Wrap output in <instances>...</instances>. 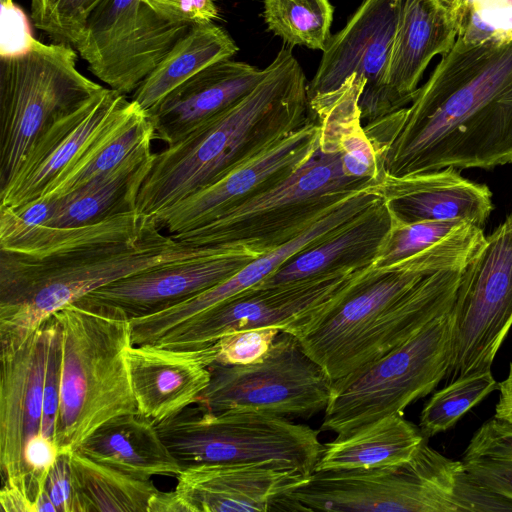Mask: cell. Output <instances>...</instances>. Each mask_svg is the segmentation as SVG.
<instances>
[{
	"label": "cell",
	"instance_id": "e575fe53",
	"mask_svg": "<svg viewBox=\"0 0 512 512\" xmlns=\"http://www.w3.org/2000/svg\"><path fill=\"white\" fill-rule=\"evenodd\" d=\"M499 389L491 370L475 371L451 380L435 392L420 414L419 428L426 439L453 427L471 408Z\"/></svg>",
	"mask_w": 512,
	"mask_h": 512
},
{
	"label": "cell",
	"instance_id": "e0dca14e",
	"mask_svg": "<svg viewBox=\"0 0 512 512\" xmlns=\"http://www.w3.org/2000/svg\"><path fill=\"white\" fill-rule=\"evenodd\" d=\"M308 477L272 464L202 463L182 468L175 491L188 512L281 511Z\"/></svg>",
	"mask_w": 512,
	"mask_h": 512
},
{
	"label": "cell",
	"instance_id": "b9f144b4",
	"mask_svg": "<svg viewBox=\"0 0 512 512\" xmlns=\"http://www.w3.org/2000/svg\"><path fill=\"white\" fill-rule=\"evenodd\" d=\"M461 462L474 480L512 501V461L478 458Z\"/></svg>",
	"mask_w": 512,
	"mask_h": 512
},
{
	"label": "cell",
	"instance_id": "9a60e30c",
	"mask_svg": "<svg viewBox=\"0 0 512 512\" xmlns=\"http://www.w3.org/2000/svg\"><path fill=\"white\" fill-rule=\"evenodd\" d=\"M320 137L321 125L313 116L256 156L153 217L170 235L202 226L235 202L297 171L318 151Z\"/></svg>",
	"mask_w": 512,
	"mask_h": 512
},
{
	"label": "cell",
	"instance_id": "74e56055",
	"mask_svg": "<svg viewBox=\"0 0 512 512\" xmlns=\"http://www.w3.org/2000/svg\"><path fill=\"white\" fill-rule=\"evenodd\" d=\"M59 201L56 196H40L18 206H0V247L35 226L44 225L53 216Z\"/></svg>",
	"mask_w": 512,
	"mask_h": 512
},
{
	"label": "cell",
	"instance_id": "484cf974",
	"mask_svg": "<svg viewBox=\"0 0 512 512\" xmlns=\"http://www.w3.org/2000/svg\"><path fill=\"white\" fill-rule=\"evenodd\" d=\"M88 458L134 477H177L182 465L163 441L157 424L139 413L114 417L77 449Z\"/></svg>",
	"mask_w": 512,
	"mask_h": 512
},
{
	"label": "cell",
	"instance_id": "d590c367",
	"mask_svg": "<svg viewBox=\"0 0 512 512\" xmlns=\"http://www.w3.org/2000/svg\"><path fill=\"white\" fill-rule=\"evenodd\" d=\"M102 0H30L33 25L56 42L76 45L86 22Z\"/></svg>",
	"mask_w": 512,
	"mask_h": 512
},
{
	"label": "cell",
	"instance_id": "8992f818",
	"mask_svg": "<svg viewBox=\"0 0 512 512\" xmlns=\"http://www.w3.org/2000/svg\"><path fill=\"white\" fill-rule=\"evenodd\" d=\"M76 61L72 45L36 39L20 52L0 55V191L51 124L103 89Z\"/></svg>",
	"mask_w": 512,
	"mask_h": 512
},
{
	"label": "cell",
	"instance_id": "bcb514c9",
	"mask_svg": "<svg viewBox=\"0 0 512 512\" xmlns=\"http://www.w3.org/2000/svg\"><path fill=\"white\" fill-rule=\"evenodd\" d=\"M148 512H188V508L175 490L169 492L159 490L151 498Z\"/></svg>",
	"mask_w": 512,
	"mask_h": 512
},
{
	"label": "cell",
	"instance_id": "ab89813d",
	"mask_svg": "<svg viewBox=\"0 0 512 512\" xmlns=\"http://www.w3.org/2000/svg\"><path fill=\"white\" fill-rule=\"evenodd\" d=\"M512 461V423L493 417L472 436L462 460Z\"/></svg>",
	"mask_w": 512,
	"mask_h": 512
},
{
	"label": "cell",
	"instance_id": "ac0fdd59",
	"mask_svg": "<svg viewBox=\"0 0 512 512\" xmlns=\"http://www.w3.org/2000/svg\"><path fill=\"white\" fill-rule=\"evenodd\" d=\"M127 102L126 95L103 87L79 109L51 124L0 191V206H18L40 197Z\"/></svg>",
	"mask_w": 512,
	"mask_h": 512
},
{
	"label": "cell",
	"instance_id": "2e32d148",
	"mask_svg": "<svg viewBox=\"0 0 512 512\" xmlns=\"http://www.w3.org/2000/svg\"><path fill=\"white\" fill-rule=\"evenodd\" d=\"M53 326L54 319L51 316L21 345L1 347V475L3 485H15L28 492L29 472L24 450L27 442L40 432Z\"/></svg>",
	"mask_w": 512,
	"mask_h": 512
},
{
	"label": "cell",
	"instance_id": "4dcf8cb0",
	"mask_svg": "<svg viewBox=\"0 0 512 512\" xmlns=\"http://www.w3.org/2000/svg\"><path fill=\"white\" fill-rule=\"evenodd\" d=\"M237 52V45L222 27L213 22L195 24L143 80L131 100L148 111L193 75Z\"/></svg>",
	"mask_w": 512,
	"mask_h": 512
},
{
	"label": "cell",
	"instance_id": "c3c4849f",
	"mask_svg": "<svg viewBox=\"0 0 512 512\" xmlns=\"http://www.w3.org/2000/svg\"><path fill=\"white\" fill-rule=\"evenodd\" d=\"M439 1L448 7L452 0H439Z\"/></svg>",
	"mask_w": 512,
	"mask_h": 512
},
{
	"label": "cell",
	"instance_id": "4fadbf2b",
	"mask_svg": "<svg viewBox=\"0 0 512 512\" xmlns=\"http://www.w3.org/2000/svg\"><path fill=\"white\" fill-rule=\"evenodd\" d=\"M450 315L445 379L490 369L512 327V214L463 270Z\"/></svg>",
	"mask_w": 512,
	"mask_h": 512
},
{
	"label": "cell",
	"instance_id": "7c38bea8",
	"mask_svg": "<svg viewBox=\"0 0 512 512\" xmlns=\"http://www.w3.org/2000/svg\"><path fill=\"white\" fill-rule=\"evenodd\" d=\"M209 369V385L195 404L210 411L254 410L308 419L326 409L331 395L332 380L290 332L281 331L258 362H214Z\"/></svg>",
	"mask_w": 512,
	"mask_h": 512
},
{
	"label": "cell",
	"instance_id": "f35d334b",
	"mask_svg": "<svg viewBox=\"0 0 512 512\" xmlns=\"http://www.w3.org/2000/svg\"><path fill=\"white\" fill-rule=\"evenodd\" d=\"M52 316L54 319V326L49 343L40 433L43 436L54 440L55 426L60 403L62 329L54 315Z\"/></svg>",
	"mask_w": 512,
	"mask_h": 512
},
{
	"label": "cell",
	"instance_id": "7bdbcfd3",
	"mask_svg": "<svg viewBox=\"0 0 512 512\" xmlns=\"http://www.w3.org/2000/svg\"><path fill=\"white\" fill-rule=\"evenodd\" d=\"M44 491L58 512H75L76 496L70 453L59 454L48 473Z\"/></svg>",
	"mask_w": 512,
	"mask_h": 512
},
{
	"label": "cell",
	"instance_id": "60d3db41",
	"mask_svg": "<svg viewBox=\"0 0 512 512\" xmlns=\"http://www.w3.org/2000/svg\"><path fill=\"white\" fill-rule=\"evenodd\" d=\"M457 512L512 511V501L474 480L463 468L455 486Z\"/></svg>",
	"mask_w": 512,
	"mask_h": 512
},
{
	"label": "cell",
	"instance_id": "cb8c5ba5",
	"mask_svg": "<svg viewBox=\"0 0 512 512\" xmlns=\"http://www.w3.org/2000/svg\"><path fill=\"white\" fill-rule=\"evenodd\" d=\"M462 272L447 270L423 277L360 337L340 363L333 381L379 359L450 312Z\"/></svg>",
	"mask_w": 512,
	"mask_h": 512
},
{
	"label": "cell",
	"instance_id": "7402d4cb",
	"mask_svg": "<svg viewBox=\"0 0 512 512\" xmlns=\"http://www.w3.org/2000/svg\"><path fill=\"white\" fill-rule=\"evenodd\" d=\"M377 188L396 224L459 220L482 227L493 209L490 189L455 168L387 177Z\"/></svg>",
	"mask_w": 512,
	"mask_h": 512
},
{
	"label": "cell",
	"instance_id": "30bf717a",
	"mask_svg": "<svg viewBox=\"0 0 512 512\" xmlns=\"http://www.w3.org/2000/svg\"><path fill=\"white\" fill-rule=\"evenodd\" d=\"M374 259L272 287L255 285L172 329L153 344L197 348L244 329L273 327L297 336L374 268Z\"/></svg>",
	"mask_w": 512,
	"mask_h": 512
},
{
	"label": "cell",
	"instance_id": "7dc6e473",
	"mask_svg": "<svg viewBox=\"0 0 512 512\" xmlns=\"http://www.w3.org/2000/svg\"><path fill=\"white\" fill-rule=\"evenodd\" d=\"M499 401L495 407V417L512 423V362L507 377L499 383Z\"/></svg>",
	"mask_w": 512,
	"mask_h": 512
},
{
	"label": "cell",
	"instance_id": "ee69618b",
	"mask_svg": "<svg viewBox=\"0 0 512 512\" xmlns=\"http://www.w3.org/2000/svg\"><path fill=\"white\" fill-rule=\"evenodd\" d=\"M0 504L4 512H36V505L29 492L15 485L2 486Z\"/></svg>",
	"mask_w": 512,
	"mask_h": 512
},
{
	"label": "cell",
	"instance_id": "3957f363",
	"mask_svg": "<svg viewBox=\"0 0 512 512\" xmlns=\"http://www.w3.org/2000/svg\"><path fill=\"white\" fill-rule=\"evenodd\" d=\"M166 235L152 217L135 241L82 247L43 257L0 250V347L21 345L45 320L110 283L192 257H217Z\"/></svg>",
	"mask_w": 512,
	"mask_h": 512
},
{
	"label": "cell",
	"instance_id": "6da1fadb",
	"mask_svg": "<svg viewBox=\"0 0 512 512\" xmlns=\"http://www.w3.org/2000/svg\"><path fill=\"white\" fill-rule=\"evenodd\" d=\"M363 127L376 153L378 183L512 163V38L457 37L409 107Z\"/></svg>",
	"mask_w": 512,
	"mask_h": 512
},
{
	"label": "cell",
	"instance_id": "f546056e",
	"mask_svg": "<svg viewBox=\"0 0 512 512\" xmlns=\"http://www.w3.org/2000/svg\"><path fill=\"white\" fill-rule=\"evenodd\" d=\"M426 438L403 415H390L323 444L315 471L368 469L410 460Z\"/></svg>",
	"mask_w": 512,
	"mask_h": 512
},
{
	"label": "cell",
	"instance_id": "d6a6232c",
	"mask_svg": "<svg viewBox=\"0 0 512 512\" xmlns=\"http://www.w3.org/2000/svg\"><path fill=\"white\" fill-rule=\"evenodd\" d=\"M151 218L135 211L79 227L38 225L0 250L43 257L92 245L135 241L142 236Z\"/></svg>",
	"mask_w": 512,
	"mask_h": 512
},
{
	"label": "cell",
	"instance_id": "603a6c76",
	"mask_svg": "<svg viewBox=\"0 0 512 512\" xmlns=\"http://www.w3.org/2000/svg\"><path fill=\"white\" fill-rule=\"evenodd\" d=\"M457 35L451 12L439 0H403L386 77L392 113L412 102L432 58L446 54Z\"/></svg>",
	"mask_w": 512,
	"mask_h": 512
},
{
	"label": "cell",
	"instance_id": "8fae6325",
	"mask_svg": "<svg viewBox=\"0 0 512 512\" xmlns=\"http://www.w3.org/2000/svg\"><path fill=\"white\" fill-rule=\"evenodd\" d=\"M193 26L181 0H102L74 48L94 76L126 95Z\"/></svg>",
	"mask_w": 512,
	"mask_h": 512
},
{
	"label": "cell",
	"instance_id": "4316f807",
	"mask_svg": "<svg viewBox=\"0 0 512 512\" xmlns=\"http://www.w3.org/2000/svg\"><path fill=\"white\" fill-rule=\"evenodd\" d=\"M152 141H145L112 170L59 197L57 209L44 225L79 227L135 212L140 189L155 157Z\"/></svg>",
	"mask_w": 512,
	"mask_h": 512
},
{
	"label": "cell",
	"instance_id": "ba28073f",
	"mask_svg": "<svg viewBox=\"0 0 512 512\" xmlns=\"http://www.w3.org/2000/svg\"><path fill=\"white\" fill-rule=\"evenodd\" d=\"M462 469L425 439L401 464L313 472L284 499L281 511L457 512L455 486Z\"/></svg>",
	"mask_w": 512,
	"mask_h": 512
},
{
	"label": "cell",
	"instance_id": "52a82bcc",
	"mask_svg": "<svg viewBox=\"0 0 512 512\" xmlns=\"http://www.w3.org/2000/svg\"><path fill=\"white\" fill-rule=\"evenodd\" d=\"M182 467L202 463H257L310 476L323 444L316 430L286 417L254 410L210 411L193 404L157 423Z\"/></svg>",
	"mask_w": 512,
	"mask_h": 512
},
{
	"label": "cell",
	"instance_id": "277c9868",
	"mask_svg": "<svg viewBox=\"0 0 512 512\" xmlns=\"http://www.w3.org/2000/svg\"><path fill=\"white\" fill-rule=\"evenodd\" d=\"M53 315L62 329L54 435L61 454L77 450L114 417L138 411L127 359L133 346L130 319L116 307L83 298Z\"/></svg>",
	"mask_w": 512,
	"mask_h": 512
},
{
	"label": "cell",
	"instance_id": "d4e9b609",
	"mask_svg": "<svg viewBox=\"0 0 512 512\" xmlns=\"http://www.w3.org/2000/svg\"><path fill=\"white\" fill-rule=\"evenodd\" d=\"M485 239L482 227L467 221L394 222L373 266L382 268L405 262L424 275L464 270Z\"/></svg>",
	"mask_w": 512,
	"mask_h": 512
},
{
	"label": "cell",
	"instance_id": "d6986e66",
	"mask_svg": "<svg viewBox=\"0 0 512 512\" xmlns=\"http://www.w3.org/2000/svg\"><path fill=\"white\" fill-rule=\"evenodd\" d=\"M216 356L215 343L185 349L131 346L127 359L138 413L157 424L195 404L209 385Z\"/></svg>",
	"mask_w": 512,
	"mask_h": 512
},
{
	"label": "cell",
	"instance_id": "ffe728a7",
	"mask_svg": "<svg viewBox=\"0 0 512 512\" xmlns=\"http://www.w3.org/2000/svg\"><path fill=\"white\" fill-rule=\"evenodd\" d=\"M248 262L208 256L176 260L110 283L83 299L116 307L131 320L159 312L211 288Z\"/></svg>",
	"mask_w": 512,
	"mask_h": 512
},
{
	"label": "cell",
	"instance_id": "83f0119b",
	"mask_svg": "<svg viewBox=\"0 0 512 512\" xmlns=\"http://www.w3.org/2000/svg\"><path fill=\"white\" fill-rule=\"evenodd\" d=\"M393 224V217L384 199L342 230L291 258L257 285H282L318 275L340 265L375 259Z\"/></svg>",
	"mask_w": 512,
	"mask_h": 512
},
{
	"label": "cell",
	"instance_id": "1f68e13d",
	"mask_svg": "<svg viewBox=\"0 0 512 512\" xmlns=\"http://www.w3.org/2000/svg\"><path fill=\"white\" fill-rule=\"evenodd\" d=\"M74 481L75 512H148L159 491L148 479H140L96 462L75 450L70 453Z\"/></svg>",
	"mask_w": 512,
	"mask_h": 512
},
{
	"label": "cell",
	"instance_id": "8d00e7d4",
	"mask_svg": "<svg viewBox=\"0 0 512 512\" xmlns=\"http://www.w3.org/2000/svg\"><path fill=\"white\" fill-rule=\"evenodd\" d=\"M280 332L273 327L230 332L215 342L217 348L215 363L245 365L258 362L268 353Z\"/></svg>",
	"mask_w": 512,
	"mask_h": 512
},
{
	"label": "cell",
	"instance_id": "f1b7e54d",
	"mask_svg": "<svg viewBox=\"0 0 512 512\" xmlns=\"http://www.w3.org/2000/svg\"><path fill=\"white\" fill-rule=\"evenodd\" d=\"M155 132L148 114L128 100L41 196L63 197L112 170Z\"/></svg>",
	"mask_w": 512,
	"mask_h": 512
},
{
	"label": "cell",
	"instance_id": "f6af8a7d",
	"mask_svg": "<svg viewBox=\"0 0 512 512\" xmlns=\"http://www.w3.org/2000/svg\"><path fill=\"white\" fill-rule=\"evenodd\" d=\"M182 10L193 24L211 23L218 18V10L213 0H181Z\"/></svg>",
	"mask_w": 512,
	"mask_h": 512
},
{
	"label": "cell",
	"instance_id": "5b68a950",
	"mask_svg": "<svg viewBox=\"0 0 512 512\" xmlns=\"http://www.w3.org/2000/svg\"><path fill=\"white\" fill-rule=\"evenodd\" d=\"M372 184L373 179L344 174L341 151L319 148L288 177L235 202L210 222L172 236L193 246L215 247L225 258L252 261Z\"/></svg>",
	"mask_w": 512,
	"mask_h": 512
},
{
	"label": "cell",
	"instance_id": "7a4b0ae2",
	"mask_svg": "<svg viewBox=\"0 0 512 512\" xmlns=\"http://www.w3.org/2000/svg\"><path fill=\"white\" fill-rule=\"evenodd\" d=\"M307 84L285 43L248 94L155 153L136 211L154 216L306 124Z\"/></svg>",
	"mask_w": 512,
	"mask_h": 512
},
{
	"label": "cell",
	"instance_id": "9c48e42d",
	"mask_svg": "<svg viewBox=\"0 0 512 512\" xmlns=\"http://www.w3.org/2000/svg\"><path fill=\"white\" fill-rule=\"evenodd\" d=\"M451 359V315L436 318L410 339L332 381L320 430L345 436L431 393L446 377Z\"/></svg>",
	"mask_w": 512,
	"mask_h": 512
},
{
	"label": "cell",
	"instance_id": "5bb4252c",
	"mask_svg": "<svg viewBox=\"0 0 512 512\" xmlns=\"http://www.w3.org/2000/svg\"><path fill=\"white\" fill-rule=\"evenodd\" d=\"M403 0H363L331 35L307 84L308 100L338 90L352 75L365 81L358 106L363 126L391 114L386 77Z\"/></svg>",
	"mask_w": 512,
	"mask_h": 512
},
{
	"label": "cell",
	"instance_id": "44dd1931",
	"mask_svg": "<svg viewBox=\"0 0 512 512\" xmlns=\"http://www.w3.org/2000/svg\"><path fill=\"white\" fill-rule=\"evenodd\" d=\"M264 75L265 69L231 59L204 68L146 111L155 139L176 143L248 94Z\"/></svg>",
	"mask_w": 512,
	"mask_h": 512
},
{
	"label": "cell",
	"instance_id": "836d02e7",
	"mask_svg": "<svg viewBox=\"0 0 512 512\" xmlns=\"http://www.w3.org/2000/svg\"><path fill=\"white\" fill-rule=\"evenodd\" d=\"M333 11L329 0H264L263 16L269 30L287 45L323 51Z\"/></svg>",
	"mask_w": 512,
	"mask_h": 512
}]
</instances>
